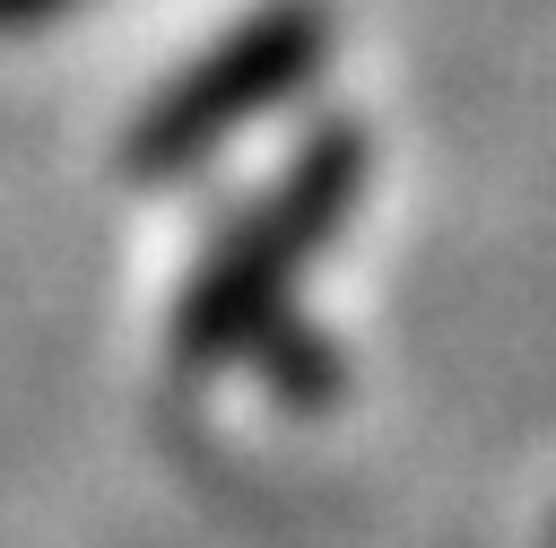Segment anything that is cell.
Listing matches in <instances>:
<instances>
[{
  "instance_id": "cell-2",
  "label": "cell",
  "mask_w": 556,
  "mask_h": 548,
  "mask_svg": "<svg viewBox=\"0 0 556 548\" xmlns=\"http://www.w3.org/2000/svg\"><path fill=\"white\" fill-rule=\"evenodd\" d=\"M330 61V26L321 9L304 0H278V9H252L226 43H208L122 139L130 174H191L200 157H217L243 122L278 113L287 96L313 87V70Z\"/></svg>"
},
{
  "instance_id": "cell-1",
  "label": "cell",
  "mask_w": 556,
  "mask_h": 548,
  "mask_svg": "<svg viewBox=\"0 0 556 548\" xmlns=\"http://www.w3.org/2000/svg\"><path fill=\"white\" fill-rule=\"evenodd\" d=\"M365 165H374V148H365V130L356 122H330V130H313L295 157H287V174L208 244V261L191 270V287H182V304H174V357L182 365H226V357H243V348H261L269 331H278V313H287V296H295V278L321 261V244L348 226V209L365 200Z\"/></svg>"
},
{
  "instance_id": "cell-3",
  "label": "cell",
  "mask_w": 556,
  "mask_h": 548,
  "mask_svg": "<svg viewBox=\"0 0 556 548\" xmlns=\"http://www.w3.org/2000/svg\"><path fill=\"white\" fill-rule=\"evenodd\" d=\"M261 348H269V383H278L287 400H330V391H339V365H330V348H321L313 331L287 322V331H269Z\"/></svg>"
},
{
  "instance_id": "cell-4",
  "label": "cell",
  "mask_w": 556,
  "mask_h": 548,
  "mask_svg": "<svg viewBox=\"0 0 556 548\" xmlns=\"http://www.w3.org/2000/svg\"><path fill=\"white\" fill-rule=\"evenodd\" d=\"M52 9H70V0H0V26H43Z\"/></svg>"
}]
</instances>
